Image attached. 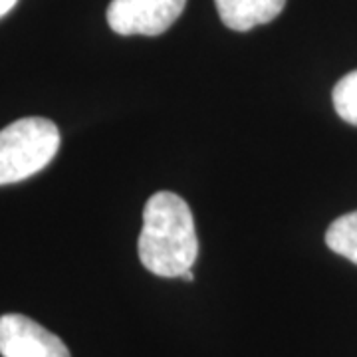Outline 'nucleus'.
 Returning a JSON list of instances; mask_svg holds the SVG:
<instances>
[{
	"mask_svg": "<svg viewBox=\"0 0 357 357\" xmlns=\"http://www.w3.org/2000/svg\"><path fill=\"white\" fill-rule=\"evenodd\" d=\"M143 266L161 278H181L199 256V238L189 204L169 191L155 192L143 208L137 241Z\"/></svg>",
	"mask_w": 357,
	"mask_h": 357,
	"instance_id": "f257e3e1",
	"label": "nucleus"
},
{
	"mask_svg": "<svg viewBox=\"0 0 357 357\" xmlns=\"http://www.w3.org/2000/svg\"><path fill=\"white\" fill-rule=\"evenodd\" d=\"M60 147V131L44 117H24L0 131V185L20 183L50 163Z\"/></svg>",
	"mask_w": 357,
	"mask_h": 357,
	"instance_id": "f03ea898",
	"label": "nucleus"
},
{
	"mask_svg": "<svg viewBox=\"0 0 357 357\" xmlns=\"http://www.w3.org/2000/svg\"><path fill=\"white\" fill-rule=\"evenodd\" d=\"M187 0H112L107 24L121 36H159L177 20Z\"/></svg>",
	"mask_w": 357,
	"mask_h": 357,
	"instance_id": "7ed1b4c3",
	"label": "nucleus"
},
{
	"mask_svg": "<svg viewBox=\"0 0 357 357\" xmlns=\"http://www.w3.org/2000/svg\"><path fill=\"white\" fill-rule=\"evenodd\" d=\"M0 356L72 357L58 335L22 314H4L0 318Z\"/></svg>",
	"mask_w": 357,
	"mask_h": 357,
	"instance_id": "20e7f679",
	"label": "nucleus"
},
{
	"mask_svg": "<svg viewBox=\"0 0 357 357\" xmlns=\"http://www.w3.org/2000/svg\"><path fill=\"white\" fill-rule=\"evenodd\" d=\"M218 16L236 32H248L255 26L272 22L284 10L286 0H215Z\"/></svg>",
	"mask_w": 357,
	"mask_h": 357,
	"instance_id": "39448f33",
	"label": "nucleus"
},
{
	"mask_svg": "<svg viewBox=\"0 0 357 357\" xmlns=\"http://www.w3.org/2000/svg\"><path fill=\"white\" fill-rule=\"evenodd\" d=\"M326 244L335 255L357 264V211L333 220L326 230Z\"/></svg>",
	"mask_w": 357,
	"mask_h": 357,
	"instance_id": "423d86ee",
	"label": "nucleus"
},
{
	"mask_svg": "<svg viewBox=\"0 0 357 357\" xmlns=\"http://www.w3.org/2000/svg\"><path fill=\"white\" fill-rule=\"evenodd\" d=\"M332 98L337 115L347 123L357 126V70L335 84Z\"/></svg>",
	"mask_w": 357,
	"mask_h": 357,
	"instance_id": "0eeeda50",
	"label": "nucleus"
},
{
	"mask_svg": "<svg viewBox=\"0 0 357 357\" xmlns=\"http://www.w3.org/2000/svg\"><path fill=\"white\" fill-rule=\"evenodd\" d=\"M16 2H18V0H0V18H2L4 14L10 13Z\"/></svg>",
	"mask_w": 357,
	"mask_h": 357,
	"instance_id": "6e6552de",
	"label": "nucleus"
},
{
	"mask_svg": "<svg viewBox=\"0 0 357 357\" xmlns=\"http://www.w3.org/2000/svg\"><path fill=\"white\" fill-rule=\"evenodd\" d=\"M181 278H183V280H187V282H192V280H195V274H192V270H187V272H185V274H183Z\"/></svg>",
	"mask_w": 357,
	"mask_h": 357,
	"instance_id": "1a4fd4ad",
	"label": "nucleus"
}]
</instances>
